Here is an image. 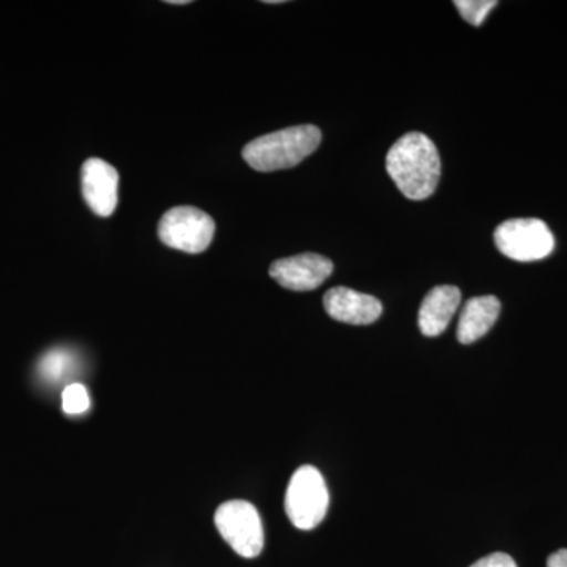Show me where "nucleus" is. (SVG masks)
I'll list each match as a JSON object with an SVG mask.
<instances>
[{
    "label": "nucleus",
    "mask_w": 567,
    "mask_h": 567,
    "mask_svg": "<svg viewBox=\"0 0 567 567\" xmlns=\"http://www.w3.org/2000/svg\"><path fill=\"white\" fill-rule=\"evenodd\" d=\"M386 171L406 199L424 200L435 193L442 162L434 142L423 133H406L386 155Z\"/></svg>",
    "instance_id": "nucleus-1"
},
{
    "label": "nucleus",
    "mask_w": 567,
    "mask_h": 567,
    "mask_svg": "<svg viewBox=\"0 0 567 567\" xmlns=\"http://www.w3.org/2000/svg\"><path fill=\"white\" fill-rule=\"evenodd\" d=\"M322 132L316 125H298L265 134L245 145L244 159L257 173H275L298 166L319 148Z\"/></svg>",
    "instance_id": "nucleus-2"
},
{
    "label": "nucleus",
    "mask_w": 567,
    "mask_h": 567,
    "mask_svg": "<svg viewBox=\"0 0 567 567\" xmlns=\"http://www.w3.org/2000/svg\"><path fill=\"white\" fill-rule=\"evenodd\" d=\"M330 506V494L322 473L305 465L293 473L286 494V513L298 529H312L322 524Z\"/></svg>",
    "instance_id": "nucleus-3"
},
{
    "label": "nucleus",
    "mask_w": 567,
    "mask_h": 567,
    "mask_svg": "<svg viewBox=\"0 0 567 567\" xmlns=\"http://www.w3.org/2000/svg\"><path fill=\"white\" fill-rule=\"evenodd\" d=\"M215 524L223 539L244 558L259 557L265 537L259 511L245 499H230L216 509Z\"/></svg>",
    "instance_id": "nucleus-4"
},
{
    "label": "nucleus",
    "mask_w": 567,
    "mask_h": 567,
    "mask_svg": "<svg viewBox=\"0 0 567 567\" xmlns=\"http://www.w3.org/2000/svg\"><path fill=\"white\" fill-rule=\"evenodd\" d=\"M496 248L517 262H535L550 256L555 237L546 223L536 218L509 219L494 234Z\"/></svg>",
    "instance_id": "nucleus-5"
},
{
    "label": "nucleus",
    "mask_w": 567,
    "mask_h": 567,
    "mask_svg": "<svg viewBox=\"0 0 567 567\" xmlns=\"http://www.w3.org/2000/svg\"><path fill=\"white\" fill-rule=\"evenodd\" d=\"M215 221L200 208H171L164 213L158 226L159 240L178 251L199 254L212 245L215 237Z\"/></svg>",
    "instance_id": "nucleus-6"
},
{
    "label": "nucleus",
    "mask_w": 567,
    "mask_h": 567,
    "mask_svg": "<svg viewBox=\"0 0 567 567\" xmlns=\"http://www.w3.org/2000/svg\"><path fill=\"white\" fill-rule=\"evenodd\" d=\"M333 274V262L320 254H298L279 259L270 267V276L284 289L309 292L322 286Z\"/></svg>",
    "instance_id": "nucleus-7"
},
{
    "label": "nucleus",
    "mask_w": 567,
    "mask_h": 567,
    "mask_svg": "<svg viewBox=\"0 0 567 567\" xmlns=\"http://www.w3.org/2000/svg\"><path fill=\"white\" fill-rule=\"evenodd\" d=\"M82 194L95 215L107 218L115 212L118 200V173L110 163L89 158L82 164Z\"/></svg>",
    "instance_id": "nucleus-8"
},
{
    "label": "nucleus",
    "mask_w": 567,
    "mask_h": 567,
    "mask_svg": "<svg viewBox=\"0 0 567 567\" xmlns=\"http://www.w3.org/2000/svg\"><path fill=\"white\" fill-rule=\"evenodd\" d=\"M327 315L338 322L371 324L382 316L383 306L375 297L357 292L349 287H334L323 297Z\"/></svg>",
    "instance_id": "nucleus-9"
},
{
    "label": "nucleus",
    "mask_w": 567,
    "mask_h": 567,
    "mask_svg": "<svg viewBox=\"0 0 567 567\" xmlns=\"http://www.w3.org/2000/svg\"><path fill=\"white\" fill-rule=\"evenodd\" d=\"M461 290L454 286H436L425 295L417 324L421 333L435 338L446 330L461 305Z\"/></svg>",
    "instance_id": "nucleus-10"
},
{
    "label": "nucleus",
    "mask_w": 567,
    "mask_h": 567,
    "mask_svg": "<svg viewBox=\"0 0 567 567\" xmlns=\"http://www.w3.org/2000/svg\"><path fill=\"white\" fill-rule=\"evenodd\" d=\"M499 311H502V303L494 295L475 297L466 301L461 320H458V342L468 346L484 338L494 327Z\"/></svg>",
    "instance_id": "nucleus-11"
},
{
    "label": "nucleus",
    "mask_w": 567,
    "mask_h": 567,
    "mask_svg": "<svg viewBox=\"0 0 567 567\" xmlns=\"http://www.w3.org/2000/svg\"><path fill=\"white\" fill-rule=\"evenodd\" d=\"M74 364H76V360H74V353L70 352V350H50L40 360L39 374L47 382L61 383L73 375Z\"/></svg>",
    "instance_id": "nucleus-12"
},
{
    "label": "nucleus",
    "mask_w": 567,
    "mask_h": 567,
    "mask_svg": "<svg viewBox=\"0 0 567 567\" xmlns=\"http://www.w3.org/2000/svg\"><path fill=\"white\" fill-rule=\"evenodd\" d=\"M91 409V394L82 383H70L62 393V410L70 416L82 415Z\"/></svg>",
    "instance_id": "nucleus-13"
},
{
    "label": "nucleus",
    "mask_w": 567,
    "mask_h": 567,
    "mask_svg": "<svg viewBox=\"0 0 567 567\" xmlns=\"http://www.w3.org/2000/svg\"><path fill=\"white\" fill-rule=\"evenodd\" d=\"M498 2L495 0H456L454 7H456L461 17L464 18L468 24L480 28L486 20L487 14L491 13Z\"/></svg>",
    "instance_id": "nucleus-14"
},
{
    "label": "nucleus",
    "mask_w": 567,
    "mask_h": 567,
    "mask_svg": "<svg viewBox=\"0 0 567 567\" xmlns=\"http://www.w3.org/2000/svg\"><path fill=\"white\" fill-rule=\"evenodd\" d=\"M470 567H517V565L509 555L496 551V554L487 555V557L477 559L475 565Z\"/></svg>",
    "instance_id": "nucleus-15"
},
{
    "label": "nucleus",
    "mask_w": 567,
    "mask_h": 567,
    "mask_svg": "<svg viewBox=\"0 0 567 567\" xmlns=\"http://www.w3.org/2000/svg\"><path fill=\"white\" fill-rule=\"evenodd\" d=\"M547 567H567V550L566 548H561V550L555 551L547 559Z\"/></svg>",
    "instance_id": "nucleus-16"
},
{
    "label": "nucleus",
    "mask_w": 567,
    "mask_h": 567,
    "mask_svg": "<svg viewBox=\"0 0 567 567\" xmlns=\"http://www.w3.org/2000/svg\"><path fill=\"white\" fill-rule=\"evenodd\" d=\"M167 3H173V6H188V3H192V0H167Z\"/></svg>",
    "instance_id": "nucleus-17"
}]
</instances>
